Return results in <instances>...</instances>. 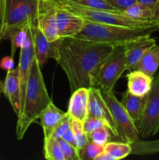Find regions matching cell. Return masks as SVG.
<instances>
[{
	"instance_id": "9a60e30c",
	"label": "cell",
	"mask_w": 159,
	"mask_h": 160,
	"mask_svg": "<svg viewBox=\"0 0 159 160\" xmlns=\"http://www.w3.org/2000/svg\"><path fill=\"white\" fill-rule=\"evenodd\" d=\"M2 93L9 100L14 112L18 116L20 111V88L18 67L7 71L2 83Z\"/></svg>"
},
{
	"instance_id": "ffe728a7",
	"label": "cell",
	"mask_w": 159,
	"mask_h": 160,
	"mask_svg": "<svg viewBox=\"0 0 159 160\" xmlns=\"http://www.w3.org/2000/svg\"><path fill=\"white\" fill-rule=\"evenodd\" d=\"M159 68V45L150 48L140 62L132 70L143 71L151 77H154Z\"/></svg>"
},
{
	"instance_id": "e0dca14e",
	"label": "cell",
	"mask_w": 159,
	"mask_h": 160,
	"mask_svg": "<svg viewBox=\"0 0 159 160\" xmlns=\"http://www.w3.org/2000/svg\"><path fill=\"white\" fill-rule=\"evenodd\" d=\"M127 90L137 96H146L151 90L154 77H151L143 71L129 70L126 74Z\"/></svg>"
},
{
	"instance_id": "7a4b0ae2",
	"label": "cell",
	"mask_w": 159,
	"mask_h": 160,
	"mask_svg": "<svg viewBox=\"0 0 159 160\" xmlns=\"http://www.w3.org/2000/svg\"><path fill=\"white\" fill-rule=\"evenodd\" d=\"M45 86V80L35 58L28 78L23 104L17 116L16 135L18 140H22L29 127L39 118L42 111L51 102Z\"/></svg>"
},
{
	"instance_id": "f1b7e54d",
	"label": "cell",
	"mask_w": 159,
	"mask_h": 160,
	"mask_svg": "<svg viewBox=\"0 0 159 160\" xmlns=\"http://www.w3.org/2000/svg\"><path fill=\"white\" fill-rule=\"evenodd\" d=\"M104 150V146L93 142H89L82 149L79 150L80 160H95L97 156Z\"/></svg>"
},
{
	"instance_id": "4316f807",
	"label": "cell",
	"mask_w": 159,
	"mask_h": 160,
	"mask_svg": "<svg viewBox=\"0 0 159 160\" xmlns=\"http://www.w3.org/2000/svg\"><path fill=\"white\" fill-rule=\"evenodd\" d=\"M70 128H71L73 134H74L77 148L79 150L82 149L90 142L88 135L84 131V128H83V123L72 119L71 123H70Z\"/></svg>"
},
{
	"instance_id": "3957f363",
	"label": "cell",
	"mask_w": 159,
	"mask_h": 160,
	"mask_svg": "<svg viewBox=\"0 0 159 160\" xmlns=\"http://www.w3.org/2000/svg\"><path fill=\"white\" fill-rule=\"evenodd\" d=\"M157 31H159V24L145 28H129L86 20L82 31L74 38L118 46L125 45L139 38L151 35Z\"/></svg>"
},
{
	"instance_id": "d6986e66",
	"label": "cell",
	"mask_w": 159,
	"mask_h": 160,
	"mask_svg": "<svg viewBox=\"0 0 159 160\" xmlns=\"http://www.w3.org/2000/svg\"><path fill=\"white\" fill-rule=\"evenodd\" d=\"M147 95L137 96L126 90L122 95L121 102L136 123H138L143 113Z\"/></svg>"
},
{
	"instance_id": "4dcf8cb0",
	"label": "cell",
	"mask_w": 159,
	"mask_h": 160,
	"mask_svg": "<svg viewBox=\"0 0 159 160\" xmlns=\"http://www.w3.org/2000/svg\"><path fill=\"white\" fill-rule=\"evenodd\" d=\"M72 118L68 115V113L62 119L59 124L56 126L55 128L54 131H53L52 134L50 138L55 139H60L62 137L65 131L70 128V123H71Z\"/></svg>"
},
{
	"instance_id": "d590c367",
	"label": "cell",
	"mask_w": 159,
	"mask_h": 160,
	"mask_svg": "<svg viewBox=\"0 0 159 160\" xmlns=\"http://www.w3.org/2000/svg\"><path fill=\"white\" fill-rule=\"evenodd\" d=\"M152 10L154 20L159 23V0H157V1L156 2L154 6H153Z\"/></svg>"
},
{
	"instance_id": "8992f818",
	"label": "cell",
	"mask_w": 159,
	"mask_h": 160,
	"mask_svg": "<svg viewBox=\"0 0 159 160\" xmlns=\"http://www.w3.org/2000/svg\"><path fill=\"white\" fill-rule=\"evenodd\" d=\"M58 2L67 10L70 11L76 15L80 16L87 21L94 22V23L118 25V26L129 27V28H145V27H151L159 24L157 22L154 21V20L149 22L133 20L126 17L124 13L118 12V11L92 9V8L72 5L70 3L60 2Z\"/></svg>"
},
{
	"instance_id": "484cf974",
	"label": "cell",
	"mask_w": 159,
	"mask_h": 160,
	"mask_svg": "<svg viewBox=\"0 0 159 160\" xmlns=\"http://www.w3.org/2000/svg\"><path fill=\"white\" fill-rule=\"evenodd\" d=\"M60 2L70 3L72 5L92 8V9H105V10L117 11L114 7L107 2L105 0H55Z\"/></svg>"
},
{
	"instance_id": "1f68e13d",
	"label": "cell",
	"mask_w": 159,
	"mask_h": 160,
	"mask_svg": "<svg viewBox=\"0 0 159 160\" xmlns=\"http://www.w3.org/2000/svg\"><path fill=\"white\" fill-rule=\"evenodd\" d=\"M104 125H106L105 123L101 119L94 117H87L83 123V128H84V131L88 134L94 130L104 126Z\"/></svg>"
},
{
	"instance_id": "52a82bcc",
	"label": "cell",
	"mask_w": 159,
	"mask_h": 160,
	"mask_svg": "<svg viewBox=\"0 0 159 160\" xmlns=\"http://www.w3.org/2000/svg\"><path fill=\"white\" fill-rule=\"evenodd\" d=\"M140 139H147L159 132V73L154 76L143 113L137 123Z\"/></svg>"
},
{
	"instance_id": "603a6c76",
	"label": "cell",
	"mask_w": 159,
	"mask_h": 160,
	"mask_svg": "<svg viewBox=\"0 0 159 160\" xmlns=\"http://www.w3.org/2000/svg\"><path fill=\"white\" fill-rule=\"evenodd\" d=\"M104 151L110 155L113 160L123 159L132 154V146L128 142H108L104 146Z\"/></svg>"
},
{
	"instance_id": "5b68a950",
	"label": "cell",
	"mask_w": 159,
	"mask_h": 160,
	"mask_svg": "<svg viewBox=\"0 0 159 160\" xmlns=\"http://www.w3.org/2000/svg\"><path fill=\"white\" fill-rule=\"evenodd\" d=\"M126 70V59L123 45L115 46L97 67L92 74V87L99 88L102 92L113 91L115 84Z\"/></svg>"
},
{
	"instance_id": "d4e9b609",
	"label": "cell",
	"mask_w": 159,
	"mask_h": 160,
	"mask_svg": "<svg viewBox=\"0 0 159 160\" xmlns=\"http://www.w3.org/2000/svg\"><path fill=\"white\" fill-rule=\"evenodd\" d=\"M44 156L48 160H64L59 139L50 138L44 141Z\"/></svg>"
},
{
	"instance_id": "836d02e7",
	"label": "cell",
	"mask_w": 159,
	"mask_h": 160,
	"mask_svg": "<svg viewBox=\"0 0 159 160\" xmlns=\"http://www.w3.org/2000/svg\"><path fill=\"white\" fill-rule=\"evenodd\" d=\"M0 67L2 69L6 70H10L15 68V63H14V59L12 56H6L2 59L0 62Z\"/></svg>"
},
{
	"instance_id": "e575fe53",
	"label": "cell",
	"mask_w": 159,
	"mask_h": 160,
	"mask_svg": "<svg viewBox=\"0 0 159 160\" xmlns=\"http://www.w3.org/2000/svg\"><path fill=\"white\" fill-rule=\"evenodd\" d=\"M62 140H64L65 142H66L67 143L70 144L72 145H74V146H76V139H75L74 134H73V131H72L71 128H69L65 132V134L62 135V137L61 138Z\"/></svg>"
},
{
	"instance_id": "30bf717a",
	"label": "cell",
	"mask_w": 159,
	"mask_h": 160,
	"mask_svg": "<svg viewBox=\"0 0 159 160\" xmlns=\"http://www.w3.org/2000/svg\"><path fill=\"white\" fill-rule=\"evenodd\" d=\"M55 4L56 26L59 38H73L77 35L84 28L86 20L80 16L76 15L59 5Z\"/></svg>"
},
{
	"instance_id": "7402d4cb",
	"label": "cell",
	"mask_w": 159,
	"mask_h": 160,
	"mask_svg": "<svg viewBox=\"0 0 159 160\" xmlns=\"http://www.w3.org/2000/svg\"><path fill=\"white\" fill-rule=\"evenodd\" d=\"M123 13H124L129 18L137 20V21L149 22L154 20V17H153L152 8L137 2L127 9L123 11Z\"/></svg>"
},
{
	"instance_id": "83f0119b",
	"label": "cell",
	"mask_w": 159,
	"mask_h": 160,
	"mask_svg": "<svg viewBox=\"0 0 159 160\" xmlns=\"http://www.w3.org/2000/svg\"><path fill=\"white\" fill-rule=\"evenodd\" d=\"M111 134L112 133H111L110 129L106 125H104L94 130L87 135H88L90 142H93L101 146H104L108 142H110Z\"/></svg>"
},
{
	"instance_id": "8d00e7d4",
	"label": "cell",
	"mask_w": 159,
	"mask_h": 160,
	"mask_svg": "<svg viewBox=\"0 0 159 160\" xmlns=\"http://www.w3.org/2000/svg\"><path fill=\"white\" fill-rule=\"evenodd\" d=\"M157 1V0H137V2L141 3V4L147 6L151 8H153V6H154Z\"/></svg>"
},
{
	"instance_id": "ba28073f",
	"label": "cell",
	"mask_w": 159,
	"mask_h": 160,
	"mask_svg": "<svg viewBox=\"0 0 159 160\" xmlns=\"http://www.w3.org/2000/svg\"><path fill=\"white\" fill-rule=\"evenodd\" d=\"M102 95L117 126L118 138L123 142L130 144L140 139L137 123L128 113L121 102L117 99L113 91L102 92Z\"/></svg>"
},
{
	"instance_id": "44dd1931",
	"label": "cell",
	"mask_w": 159,
	"mask_h": 160,
	"mask_svg": "<svg viewBox=\"0 0 159 160\" xmlns=\"http://www.w3.org/2000/svg\"><path fill=\"white\" fill-rule=\"evenodd\" d=\"M29 23L12 29L5 35L3 38V40L10 41L11 56L12 58L15 56L17 50L18 48L20 49L27 42L29 38Z\"/></svg>"
},
{
	"instance_id": "ac0fdd59",
	"label": "cell",
	"mask_w": 159,
	"mask_h": 160,
	"mask_svg": "<svg viewBox=\"0 0 159 160\" xmlns=\"http://www.w3.org/2000/svg\"><path fill=\"white\" fill-rule=\"evenodd\" d=\"M67 114V112L61 110L51 102L39 116L40 124L43 129L44 141L49 138L62 119Z\"/></svg>"
},
{
	"instance_id": "7c38bea8",
	"label": "cell",
	"mask_w": 159,
	"mask_h": 160,
	"mask_svg": "<svg viewBox=\"0 0 159 160\" xmlns=\"http://www.w3.org/2000/svg\"><path fill=\"white\" fill-rule=\"evenodd\" d=\"M34 59V44H33L32 32H31L29 23V38H28L26 45L20 48V60H19V64L17 66L19 69V80H20V108H21L22 104H23L26 84H27L28 78H29L30 74H31V70Z\"/></svg>"
},
{
	"instance_id": "74e56055",
	"label": "cell",
	"mask_w": 159,
	"mask_h": 160,
	"mask_svg": "<svg viewBox=\"0 0 159 160\" xmlns=\"http://www.w3.org/2000/svg\"><path fill=\"white\" fill-rule=\"evenodd\" d=\"M2 92V83L0 81V94H1Z\"/></svg>"
},
{
	"instance_id": "4fadbf2b",
	"label": "cell",
	"mask_w": 159,
	"mask_h": 160,
	"mask_svg": "<svg viewBox=\"0 0 159 160\" xmlns=\"http://www.w3.org/2000/svg\"><path fill=\"white\" fill-rule=\"evenodd\" d=\"M155 45L156 40L151 35L139 38L123 45L126 59V70H132L147 52Z\"/></svg>"
},
{
	"instance_id": "f546056e",
	"label": "cell",
	"mask_w": 159,
	"mask_h": 160,
	"mask_svg": "<svg viewBox=\"0 0 159 160\" xmlns=\"http://www.w3.org/2000/svg\"><path fill=\"white\" fill-rule=\"evenodd\" d=\"M59 140L62 153H63L64 160H80L79 149L77 148V147L67 143L62 138L59 139Z\"/></svg>"
},
{
	"instance_id": "6da1fadb",
	"label": "cell",
	"mask_w": 159,
	"mask_h": 160,
	"mask_svg": "<svg viewBox=\"0 0 159 160\" xmlns=\"http://www.w3.org/2000/svg\"><path fill=\"white\" fill-rule=\"evenodd\" d=\"M115 47L74 37L59 38L51 43L49 58L66 75L72 93L80 88L92 87L94 71Z\"/></svg>"
},
{
	"instance_id": "9c48e42d",
	"label": "cell",
	"mask_w": 159,
	"mask_h": 160,
	"mask_svg": "<svg viewBox=\"0 0 159 160\" xmlns=\"http://www.w3.org/2000/svg\"><path fill=\"white\" fill-rule=\"evenodd\" d=\"M88 115L104 120L106 126L110 129L111 133L115 138L118 137V129L111 112L108 106L104 99L102 92L96 87L89 88Z\"/></svg>"
},
{
	"instance_id": "f35d334b",
	"label": "cell",
	"mask_w": 159,
	"mask_h": 160,
	"mask_svg": "<svg viewBox=\"0 0 159 160\" xmlns=\"http://www.w3.org/2000/svg\"><path fill=\"white\" fill-rule=\"evenodd\" d=\"M1 4H2V0H0V8H1Z\"/></svg>"
},
{
	"instance_id": "8fae6325",
	"label": "cell",
	"mask_w": 159,
	"mask_h": 160,
	"mask_svg": "<svg viewBox=\"0 0 159 160\" xmlns=\"http://www.w3.org/2000/svg\"><path fill=\"white\" fill-rule=\"evenodd\" d=\"M55 4L53 0H39L37 23L50 42L59 38L56 26Z\"/></svg>"
},
{
	"instance_id": "2e32d148",
	"label": "cell",
	"mask_w": 159,
	"mask_h": 160,
	"mask_svg": "<svg viewBox=\"0 0 159 160\" xmlns=\"http://www.w3.org/2000/svg\"><path fill=\"white\" fill-rule=\"evenodd\" d=\"M30 27L32 32L34 58L37 60L39 67L42 69L49 58L51 42L48 40L44 33L38 28L37 18L30 22Z\"/></svg>"
},
{
	"instance_id": "d6a6232c",
	"label": "cell",
	"mask_w": 159,
	"mask_h": 160,
	"mask_svg": "<svg viewBox=\"0 0 159 160\" xmlns=\"http://www.w3.org/2000/svg\"><path fill=\"white\" fill-rule=\"evenodd\" d=\"M105 1L112 7L115 8L117 11L121 12L137 2V0H105Z\"/></svg>"
},
{
	"instance_id": "5bb4252c",
	"label": "cell",
	"mask_w": 159,
	"mask_h": 160,
	"mask_svg": "<svg viewBox=\"0 0 159 160\" xmlns=\"http://www.w3.org/2000/svg\"><path fill=\"white\" fill-rule=\"evenodd\" d=\"M89 89L80 88L71 93L67 113L73 120L84 123L88 115Z\"/></svg>"
},
{
	"instance_id": "277c9868",
	"label": "cell",
	"mask_w": 159,
	"mask_h": 160,
	"mask_svg": "<svg viewBox=\"0 0 159 160\" xmlns=\"http://www.w3.org/2000/svg\"><path fill=\"white\" fill-rule=\"evenodd\" d=\"M39 0H2L0 8V40L13 28L37 18Z\"/></svg>"
},
{
	"instance_id": "cb8c5ba5",
	"label": "cell",
	"mask_w": 159,
	"mask_h": 160,
	"mask_svg": "<svg viewBox=\"0 0 159 160\" xmlns=\"http://www.w3.org/2000/svg\"><path fill=\"white\" fill-rule=\"evenodd\" d=\"M132 154L137 156H147L159 153V139L154 141H146L138 139L132 143Z\"/></svg>"
}]
</instances>
